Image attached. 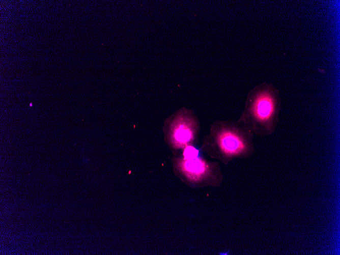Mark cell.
Masks as SVG:
<instances>
[{
  "label": "cell",
  "mask_w": 340,
  "mask_h": 255,
  "mask_svg": "<svg viewBox=\"0 0 340 255\" xmlns=\"http://www.w3.org/2000/svg\"><path fill=\"white\" fill-rule=\"evenodd\" d=\"M253 133L239 120H216L203 137L200 148L211 158L225 165L254 152Z\"/></svg>",
  "instance_id": "1"
},
{
  "label": "cell",
  "mask_w": 340,
  "mask_h": 255,
  "mask_svg": "<svg viewBox=\"0 0 340 255\" xmlns=\"http://www.w3.org/2000/svg\"><path fill=\"white\" fill-rule=\"evenodd\" d=\"M173 161L176 175L192 188L217 187L222 182L223 177L219 163L206 159L200 153L188 158L181 156Z\"/></svg>",
  "instance_id": "3"
},
{
  "label": "cell",
  "mask_w": 340,
  "mask_h": 255,
  "mask_svg": "<svg viewBox=\"0 0 340 255\" xmlns=\"http://www.w3.org/2000/svg\"><path fill=\"white\" fill-rule=\"evenodd\" d=\"M201 130L199 119L191 110L183 108L164 123L165 139L173 150L184 149L197 143Z\"/></svg>",
  "instance_id": "4"
},
{
  "label": "cell",
  "mask_w": 340,
  "mask_h": 255,
  "mask_svg": "<svg viewBox=\"0 0 340 255\" xmlns=\"http://www.w3.org/2000/svg\"><path fill=\"white\" fill-rule=\"evenodd\" d=\"M281 105L279 90L272 83L262 82L248 92L238 120L254 135H270L278 125Z\"/></svg>",
  "instance_id": "2"
}]
</instances>
